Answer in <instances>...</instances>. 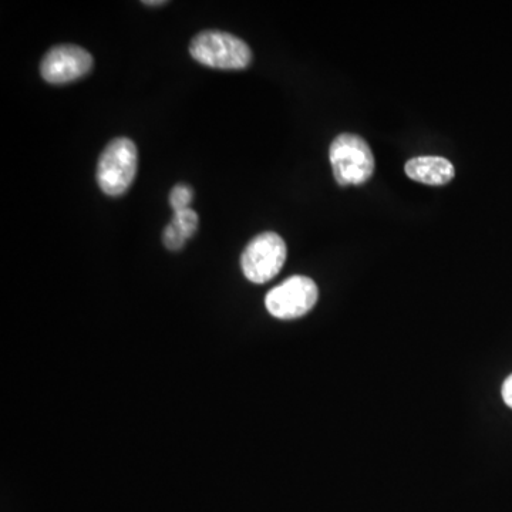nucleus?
<instances>
[{
  "instance_id": "nucleus-4",
  "label": "nucleus",
  "mask_w": 512,
  "mask_h": 512,
  "mask_svg": "<svg viewBox=\"0 0 512 512\" xmlns=\"http://www.w3.org/2000/svg\"><path fill=\"white\" fill-rule=\"evenodd\" d=\"M288 249L284 238L275 232L256 235L241 255L242 274L252 284H266L281 272Z\"/></svg>"
},
{
  "instance_id": "nucleus-8",
  "label": "nucleus",
  "mask_w": 512,
  "mask_h": 512,
  "mask_svg": "<svg viewBox=\"0 0 512 512\" xmlns=\"http://www.w3.org/2000/svg\"><path fill=\"white\" fill-rule=\"evenodd\" d=\"M200 227V218L197 212L188 210L174 212L173 220L164 229L163 242L170 251H180L185 242L194 237Z\"/></svg>"
},
{
  "instance_id": "nucleus-6",
  "label": "nucleus",
  "mask_w": 512,
  "mask_h": 512,
  "mask_svg": "<svg viewBox=\"0 0 512 512\" xmlns=\"http://www.w3.org/2000/svg\"><path fill=\"white\" fill-rule=\"evenodd\" d=\"M93 56L83 47L59 45L52 47L40 63V74L50 84H69L92 72Z\"/></svg>"
},
{
  "instance_id": "nucleus-1",
  "label": "nucleus",
  "mask_w": 512,
  "mask_h": 512,
  "mask_svg": "<svg viewBox=\"0 0 512 512\" xmlns=\"http://www.w3.org/2000/svg\"><path fill=\"white\" fill-rule=\"evenodd\" d=\"M190 53L192 59L212 69L244 70L252 62V52L247 43L221 30L198 33L192 39Z\"/></svg>"
},
{
  "instance_id": "nucleus-5",
  "label": "nucleus",
  "mask_w": 512,
  "mask_h": 512,
  "mask_svg": "<svg viewBox=\"0 0 512 512\" xmlns=\"http://www.w3.org/2000/svg\"><path fill=\"white\" fill-rule=\"evenodd\" d=\"M318 298V285L315 281L308 276L296 275L269 291L265 306L274 318L292 320L311 312Z\"/></svg>"
},
{
  "instance_id": "nucleus-11",
  "label": "nucleus",
  "mask_w": 512,
  "mask_h": 512,
  "mask_svg": "<svg viewBox=\"0 0 512 512\" xmlns=\"http://www.w3.org/2000/svg\"><path fill=\"white\" fill-rule=\"evenodd\" d=\"M146 6H158V5H165L164 0H160V2H143Z\"/></svg>"
},
{
  "instance_id": "nucleus-10",
  "label": "nucleus",
  "mask_w": 512,
  "mask_h": 512,
  "mask_svg": "<svg viewBox=\"0 0 512 512\" xmlns=\"http://www.w3.org/2000/svg\"><path fill=\"white\" fill-rule=\"evenodd\" d=\"M501 394H503L505 404L512 409V375L508 376L507 380H505Z\"/></svg>"
},
{
  "instance_id": "nucleus-3",
  "label": "nucleus",
  "mask_w": 512,
  "mask_h": 512,
  "mask_svg": "<svg viewBox=\"0 0 512 512\" xmlns=\"http://www.w3.org/2000/svg\"><path fill=\"white\" fill-rule=\"evenodd\" d=\"M138 168V151L130 138L111 140L104 148L97 164V183L109 197L126 194L134 183Z\"/></svg>"
},
{
  "instance_id": "nucleus-7",
  "label": "nucleus",
  "mask_w": 512,
  "mask_h": 512,
  "mask_svg": "<svg viewBox=\"0 0 512 512\" xmlns=\"http://www.w3.org/2000/svg\"><path fill=\"white\" fill-rule=\"evenodd\" d=\"M407 177L417 183L440 187L453 180L454 165L444 157L424 156L412 158L404 165Z\"/></svg>"
},
{
  "instance_id": "nucleus-9",
  "label": "nucleus",
  "mask_w": 512,
  "mask_h": 512,
  "mask_svg": "<svg viewBox=\"0 0 512 512\" xmlns=\"http://www.w3.org/2000/svg\"><path fill=\"white\" fill-rule=\"evenodd\" d=\"M170 205L174 212L188 210L194 198V191L190 185L177 184L170 192Z\"/></svg>"
},
{
  "instance_id": "nucleus-2",
  "label": "nucleus",
  "mask_w": 512,
  "mask_h": 512,
  "mask_svg": "<svg viewBox=\"0 0 512 512\" xmlns=\"http://www.w3.org/2000/svg\"><path fill=\"white\" fill-rule=\"evenodd\" d=\"M336 183L342 187L362 185L375 173V157L365 138L343 133L333 140L329 150Z\"/></svg>"
}]
</instances>
